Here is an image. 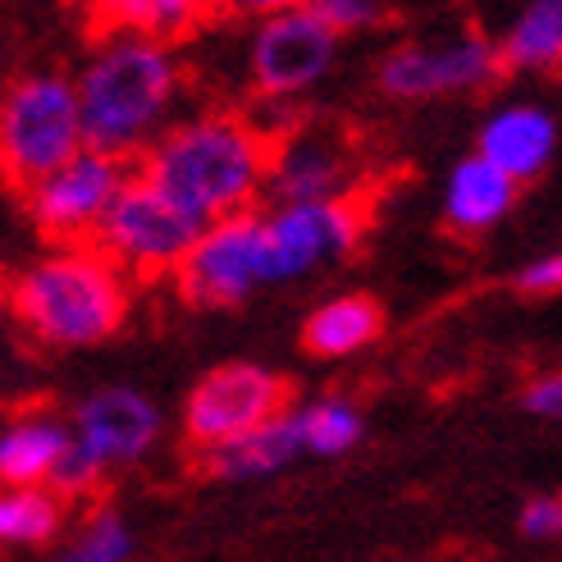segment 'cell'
Wrapping results in <instances>:
<instances>
[{"label": "cell", "mask_w": 562, "mask_h": 562, "mask_svg": "<svg viewBox=\"0 0 562 562\" xmlns=\"http://www.w3.org/2000/svg\"><path fill=\"white\" fill-rule=\"evenodd\" d=\"M289 420L297 430L302 458H348L352 448L367 439V412H361L348 393H316V398L289 403Z\"/></svg>", "instance_id": "44dd1931"}, {"label": "cell", "mask_w": 562, "mask_h": 562, "mask_svg": "<svg viewBox=\"0 0 562 562\" xmlns=\"http://www.w3.org/2000/svg\"><path fill=\"white\" fill-rule=\"evenodd\" d=\"M69 435L78 458L88 462L101 481L115 471L143 467L165 435V412L156 407L151 393L133 384H101L82 393L69 412Z\"/></svg>", "instance_id": "7c38bea8"}, {"label": "cell", "mask_w": 562, "mask_h": 562, "mask_svg": "<svg viewBox=\"0 0 562 562\" xmlns=\"http://www.w3.org/2000/svg\"><path fill=\"white\" fill-rule=\"evenodd\" d=\"M339 60V37L316 10H279L247 27L243 37V78L257 101L284 105L312 88Z\"/></svg>", "instance_id": "5b68a950"}, {"label": "cell", "mask_w": 562, "mask_h": 562, "mask_svg": "<svg viewBox=\"0 0 562 562\" xmlns=\"http://www.w3.org/2000/svg\"><path fill=\"white\" fill-rule=\"evenodd\" d=\"M521 407L536 420H553V426H562V367L530 375L526 389H521Z\"/></svg>", "instance_id": "484cf974"}, {"label": "cell", "mask_w": 562, "mask_h": 562, "mask_svg": "<svg viewBox=\"0 0 562 562\" xmlns=\"http://www.w3.org/2000/svg\"><path fill=\"white\" fill-rule=\"evenodd\" d=\"M69 526V503L55 490H0V549H50Z\"/></svg>", "instance_id": "7402d4cb"}, {"label": "cell", "mask_w": 562, "mask_h": 562, "mask_svg": "<svg viewBox=\"0 0 562 562\" xmlns=\"http://www.w3.org/2000/svg\"><path fill=\"white\" fill-rule=\"evenodd\" d=\"M329 27L334 37H357V33H371V27L384 23L389 14V0H321V5H312Z\"/></svg>", "instance_id": "cb8c5ba5"}, {"label": "cell", "mask_w": 562, "mask_h": 562, "mask_svg": "<svg viewBox=\"0 0 562 562\" xmlns=\"http://www.w3.org/2000/svg\"><path fill=\"white\" fill-rule=\"evenodd\" d=\"M490 42L513 74H562V0H513Z\"/></svg>", "instance_id": "ac0fdd59"}, {"label": "cell", "mask_w": 562, "mask_h": 562, "mask_svg": "<svg viewBox=\"0 0 562 562\" xmlns=\"http://www.w3.org/2000/svg\"><path fill=\"white\" fill-rule=\"evenodd\" d=\"M517 183L503 175V170H494L490 160H481V156H462L453 170H448V179H443V196H439V211H443V224L453 234H462V238H481V234H490V229H498L503 220L513 215V206H517Z\"/></svg>", "instance_id": "2e32d148"}, {"label": "cell", "mask_w": 562, "mask_h": 562, "mask_svg": "<svg viewBox=\"0 0 562 562\" xmlns=\"http://www.w3.org/2000/svg\"><path fill=\"white\" fill-rule=\"evenodd\" d=\"M558 120L540 101H503L494 105L481 133H475V156L503 170L517 188L540 179L558 156Z\"/></svg>", "instance_id": "5bb4252c"}, {"label": "cell", "mask_w": 562, "mask_h": 562, "mask_svg": "<svg viewBox=\"0 0 562 562\" xmlns=\"http://www.w3.org/2000/svg\"><path fill=\"white\" fill-rule=\"evenodd\" d=\"M274 202H357V151L344 133L325 124H293L270 137Z\"/></svg>", "instance_id": "4fadbf2b"}, {"label": "cell", "mask_w": 562, "mask_h": 562, "mask_svg": "<svg viewBox=\"0 0 562 562\" xmlns=\"http://www.w3.org/2000/svg\"><path fill=\"white\" fill-rule=\"evenodd\" d=\"M289 403V380L279 371L261 367V361H224L188 389L179 426L192 453H206V448L261 430L266 420L284 416Z\"/></svg>", "instance_id": "8992f818"}, {"label": "cell", "mask_w": 562, "mask_h": 562, "mask_svg": "<svg viewBox=\"0 0 562 562\" xmlns=\"http://www.w3.org/2000/svg\"><path fill=\"white\" fill-rule=\"evenodd\" d=\"M183 82L188 74L175 46L147 37H97L74 78L88 147L137 160L175 124Z\"/></svg>", "instance_id": "7a4b0ae2"}, {"label": "cell", "mask_w": 562, "mask_h": 562, "mask_svg": "<svg viewBox=\"0 0 562 562\" xmlns=\"http://www.w3.org/2000/svg\"><path fill=\"white\" fill-rule=\"evenodd\" d=\"M101 37H147L175 46L215 19V0H82Z\"/></svg>", "instance_id": "e0dca14e"}, {"label": "cell", "mask_w": 562, "mask_h": 562, "mask_svg": "<svg viewBox=\"0 0 562 562\" xmlns=\"http://www.w3.org/2000/svg\"><path fill=\"white\" fill-rule=\"evenodd\" d=\"M69 448V416L46 407L14 412L0 420V490H50Z\"/></svg>", "instance_id": "9a60e30c"}, {"label": "cell", "mask_w": 562, "mask_h": 562, "mask_svg": "<svg viewBox=\"0 0 562 562\" xmlns=\"http://www.w3.org/2000/svg\"><path fill=\"white\" fill-rule=\"evenodd\" d=\"M302 458V443H297V430L289 412L266 420L261 430H251L243 439H229L220 448H206L196 453V471L206 481H224V485H251V481H270V475L289 471L293 462Z\"/></svg>", "instance_id": "d6986e66"}, {"label": "cell", "mask_w": 562, "mask_h": 562, "mask_svg": "<svg viewBox=\"0 0 562 562\" xmlns=\"http://www.w3.org/2000/svg\"><path fill=\"white\" fill-rule=\"evenodd\" d=\"M367 215L357 202H274L261 211L266 289L297 284L325 266L348 261L361 247Z\"/></svg>", "instance_id": "9c48e42d"}, {"label": "cell", "mask_w": 562, "mask_h": 562, "mask_svg": "<svg viewBox=\"0 0 562 562\" xmlns=\"http://www.w3.org/2000/svg\"><path fill=\"white\" fill-rule=\"evenodd\" d=\"M133 179V160L105 156L97 147H82L60 170H50L23 192L27 224L50 243V247H78L92 243L101 220L115 206V196Z\"/></svg>", "instance_id": "52a82bcc"}, {"label": "cell", "mask_w": 562, "mask_h": 562, "mask_svg": "<svg viewBox=\"0 0 562 562\" xmlns=\"http://www.w3.org/2000/svg\"><path fill=\"white\" fill-rule=\"evenodd\" d=\"M10 312L33 344L55 352L101 348L128 325L133 279L97 243L46 247L10 274Z\"/></svg>", "instance_id": "3957f363"}, {"label": "cell", "mask_w": 562, "mask_h": 562, "mask_svg": "<svg viewBox=\"0 0 562 562\" xmlns=\"http://www.w3.org/2000/svg\"><path fill=\"white\" fill-rule=\"evenodd\" d=\"M170 279L175 293L196 312H224V306H243L251 293H261L266 289L261 206L206 224Z\"/></svg>", "instance_id": "8fae6325"}, {"label": "cell", "mask_w": 562, "mask_h": 562, "mask_svg": "<svg viewBox=\"0 0 562 562\" xmlns=\"http://www.w3.org/2000/svg\"><path fill=\"white\" fill-rule=\"evenodd\" d=\"M312 5H321V0H215V14L257 23V19L279 14V10H312Z\"/></svg>", "instance_id": "83f0119b"}, {"label": "cell", "mask_w": 562, "mask_h": 562, "mask_svg": "<svg viewBox=\"0 0 562 562\" xmlns=\"http://www.w3.org/2000/svg\"><path fill=\"white\" fill-rule=\"evenodd\" d=\"M517 289L530 293V297H553V293H562V247L544 251V257H536V261H526V266L517 270Z\"/></svg>", "instance_id": "4316f807"}, {"label": "cell", "mask_w": 562, "mask_h": 562, "mask_svg": "<svg viewBox=\"0 0 562 562\" xmlns=\"http://www.w3.org/2000/svg\"><path fill=\"white\" fill-rule=\"evenodd\" d=\"M133 175L206 229L257 211L270 179V133L234 110H202L165 128L133 160Z\"/></svg>", "instance_id": "6da1fadb"}, {"label": "cell", "mask_w": 562, "mask_h": 562, "mask_svg": "<svg viewBox=\"0 0 562 562\" xmlns=\"http://www.w3.org/2000/svg\"><path fill=\"white\" fill-rule=\"evenodd\" d=\"M196 234H202V224H192L183 211L165 202L151 183L133 175L128 188L115 196L110 215L101 220L92 243L128 279H170L192 251Z\"/></svg>", "instance_id": "30bf717a"}, {"label": "cell", "mask_w": 562, "mask_h": 562, "mask_svg": "<svg viewBox=\"0 0 562 562\" xmlns=\"http://www.w3.org/2000/svg\"><path fill=\"white\" fill-rule=\"evenodd\" d=\"M88 147L74 78L23 74L0 92V183L27 192Z\"/></svg>", "instance_id": "277c9868"}, {"label": "cell", "mask_w": 562, "mask_h": 562, "mask_svg": "<svg viewBox=\"0 0 562 562\" xmlns=\"http://www.w3.org/2000/svg\"><path fill=\"white\" fill-rule=\"evenodd\" d=\"M517 536L526 544H562V494H530L517 508Z\"/></svg>", "instance_id": "d4e9b609"}, {"label": "cell", "mask_w": 562, "mask_h": 562, "mask_svg": "<svg viewBox=\"0 0 562 562\" xmlns=\"http://www.w3.org/2000/svg\"><path fill=\"white\" fill-rule=\"evenodd\" d=\"M137 530L120 508H97L46 562H133Z\"/></svg>", "instance_id": "603a6c76"}, {"label": "cell", "mask_w": 562, "mask_h": 562, "mask_svg": "<svg viewBox=\"0 0 562 562\" xmlns=\"http://www.w3.org/2000/svg\"><path fill=\"white\" fill-rule=\"evenodd\" d=\"M503 74L490 33L462 27L435 42H403L375 65V88L393 101H439L494 88Z\"/></svg>", "instance_id": "ba28073f"}, {"label": "cell", "mask_w": 562, "mask_h": 562, "mask_svg": "<svg viewBox=\"0 0 562 562\" xmlns=\"http://www.w3.org/2000/svg\"><path fill=\"white\" fill-rule=\"evenodd\" d=\"M384 334V306L371 293H334L302 325V348L316 361H348Z\"/></svg>", "instance_id": "ffe728a7"}, {"label": "cell", "mask_w": 562, "mask_h": 562, "mask_svg": "<svg viewBox=\"0 0 562 562\" xmlns=\"http://www.w3.org/2000/svg\"><path fill=\"white\" fill-rule=\"evenodd\" d=\"M10 302V274H5V266H0V306Z\"/></svg>", "instance_id": "f1b7e54d"}]
</instances>
